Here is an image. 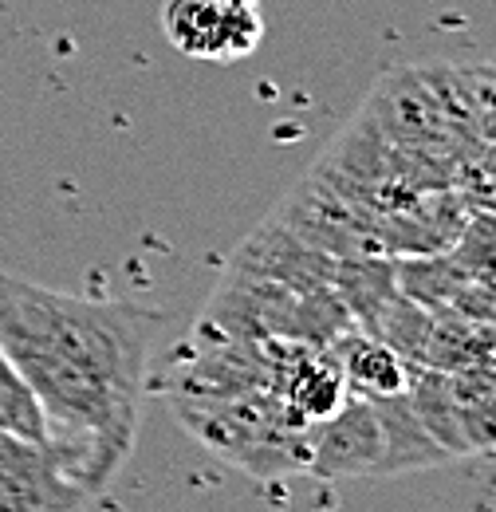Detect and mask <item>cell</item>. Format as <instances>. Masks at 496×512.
Masks as SVG:
<instances>
[{"mask_svg":"<svg viewBox=\"0 0 496 512\" xmlns=\"http://www.w3.org/2000/svg\"><path fill=\"white\" fill-rule=\"evenodd\" d=\"M162 312L126 300H83L36 280L0 272V347L48 351L63 363L142 394L150 367V335Z\"/></svg>","mask_w":496,"mask_h":512,"instance_id":"1","label":"cell"},{"mask_svg":"<svg viewBox=\"0 0 496 512\" xmlns=\"http://www.w3.org/2000/svg\"><path fill=\"white\" fill-rule=\"evenodd\" d=\"M493 64H496V60H493Z\"/></svg>","mask_w":496,"mask_h":512,"instance_id":"19","label":"cell"},{"mask_svg":"<svg viewBox=\"0 0 496 512\" xmlns=\"http://www.w3.org/2000/svg\"><path fill=\"white\" fill-rule=\"evenodd\" d=\"M335 367L343 371L347 379V390L351 394H367V398H378V394H398L406 390V359L398 351H390L382 339L367 335L363 327L339 335L335 343L323 347Z\"/></svg>","mask_w":496,"mask_h":512,"instance_id":"10","label":"cell"},{"mask_svg":"<svg viewBox=\"0 0 496 512\" xmlns=\"http://www.w3.org/2000/svg\"><path fill=\"white\" fill-rule=\"evenodd\" d=\"M0 426L28 438V442H48L40 402H36L32 386L24 383V375L12 367L4 347H0Z\"/></svg>","mask_w":496,"mask_h":512,"instance_id":"15","label":"cell"},{"mask_svg":"<svg viewBox=\"0 0 496 512\" xmlns=\"http://www.w3.org/2000/svg\"><path fill=\"white\" fill-rule=\"evenodd\" d=\"M406 394L418 410V418L426 422V430L434 434L441 449L449 457H465L473 453L469 434H465V414H461V398L453 390V379L437 367L426 363H406Z\"/></svg>","mask_w":496,"mask_h":512,"instance_id":"11","label":"cell"},{"mask_svg":"<svg viewBox=\"0 0 496 512\" xmlns=\"http://www.w3.org/2000/svg\"><path fill=\"white\" fill-rule=\"evenodd\" d=\"M233 264H241L248 272H260L268 280H280L292 292L331 288V276H335V256L319 253L304 237H296L280 217H268L237 249Z\"/></svg>","mask_w":496,"mask_h":512,"instance_id":"8","label":"cell"},{"mask_svg":"<svg viewBox=\"0 0 496 512\" xmlns=\"http://www.w3.org/2000/svg\"><path fill=\"white\" fill-rule=\"evenodd\" d=\"M461 83H465V95H469V111H473V123L477 134L496 146V64L489 67H457Z\"/></svg>","mask_w":496,"mask_h":512,"instance_id":"17","label":"cell"},{"mask_svg":"<svg viewBox=\"0 0 496 512\" xmlns=\"http://www.w3.org/2000/svg\"><path fill=\"white\" fill-rule=\"evenodd\" d=\"M367 111L374 115V123L382 127V134L402 146V150H414V154H426L437 162H449L457 158L461 166V150H457V138L441 115V103H437L434 87L426 83V75L414 67V71H390L374 83V95L367 103Z\"/></svg>","mask_w":496,"mask_h":512,"instance_id":"4","label":"cell"},{"mask_svg":"<svg viewBox=\"0 0 496 512\" xmlns=\"http://www.w3.org/2000/svg\"><path fill=\"white\" fill-rule=\"evenodd\" d=\"M178 426L209 453L256 481L308 473L304 422L272 390H241L221 398H170Z\"/></svg>","mask_w":496,"mask_h":512,"instance_id":"2","label":"cell"},{"mask_svg":"<svg viewBox=\"0 0 496 512\" xmlns=\"http://www.w3.org/2000/svg\"><path fill=\"white\" fill-rule=\"evenodd\" d=\"M221 4H256V0H221Z\"/></svg>","mask_w":496,"mask_h":512,"instance_id":"18","label":"cell"},{"mask_svg":"<svg viewBox=\"0 0 496 512\" xmlns=\"http://www.w3.org/2000/svg\"><path fill=\"white\" fill-rule=\"evenodd\" d=\"M304 442H308V477L319 481L378 477L382 469V430L367 394H347L335 414L308 422Z\"/></svg>","mask_w":496,"mask_h":512,"instance_id":"5","label":"cell"},{"mask_svg":"<svg viewBox=\"0 0 496 512\" xmlns=\"http://www.w3.org/2000/svg\"><path fill=\"white\" fill-rule=\"evenodd\" d=\"M95 497L60 469L48 442H28L0 426V512L87 509Z\"/></svg>","mask_w":496,"mask_h":512,"instance_id":"7","label":"cell"},{"mask_svg":"<svg viewBox=\"0 0 496 512\" xmlns=\"http://www.w3.org/2000/svg\"><path fill=\"white\" fill-rule=\"evenodd\" d=\"M430 327H434V308L394 292L386 300V308L378 312V320L371 323L374 339H382L390 351H398L406 363H422L426 355V343H430Z\"/></svg>","mask_w":496,"mask_h":512,"instance_id":"14","label":"cell"},{"mask_svg":"<svg viewBox=\"0 0 496 512\" xmlns=\"http://www.w3.org/2000/svg\"><path fill=\"white\" fill-rule=\"evenodd\" d=\"M331 292L347 304V312L363 331H371L378 312L386 308V300L398 292L394 280V256L371 253V256H347L335 260V276H331Z\"/></svg>","mask_w":496,"mask_h":512,"instance_id":"12","label":"cell"},{"mask_svg":"<svg viewBox=\"0 0 496 512\" xmlns=\"http://www.w3.org/2000/svg\"><path fill=\"white\" fill-rule=\"evenodd\" d=\"M162 28L166 40L193 60H241L264 40V20L256 4L166 0Z\"/></svg>","mask_w":496,"mask_h":512,"instance_id":"6","label":"cell"},{"mask_svg":"<svg viewBox=\"0 0 496 512\" xmlns=\"http://www.w3.org/2000/svg\"><path fill=\"white\" fill-rule=\"evenodd\" d=\"M394 280L398 292L426 304V308H445L453 296L469 284L465 268L449 253H418V256H394Z\"/></svg>","mask_w":496,"mask_h":512,"instance_id":"13","label":"cell"},{"mask_svg":"<svg viewBox=\"0 0 496 512\" xmlns=\"http://www.w3.org/2000/svg\"><path fill=\"white\" fill-rule=\"evenodd\" d=\"M272 217H280L296 237H304L308 245H315L319 253L335 256V260L382 253L378 213H371L367 205H359L351 197H343L339 190H331L315 174H308L296 190L288 193V201Z\"/></svg>","mask_w":496,"mask_h":512,"instance_id":"3","label":"cell"},{"mask_svg":"<svg viewBox=\"0 0 496 512\" xmlns=\"http://www.w3.org/2000/svg\"><path fill=\"white\" fill-rule=\"evenodd\" d=\"M374 418H378V430H382V469L378 477L386 473H414V469H434L453 461L441 442L426 430V422L418 418L414 402L406 390L398 394H378L371 398Z\"/></svg>","mask_w":496,"mask_h":512,"instance_id":"9","label":"cell"},{"mask_svg":"<svg viewBox=\"0 0 496 512\" xmlns=\"http://www.w3.org/2000/svg\"><path fill=\"white\" fill-rule=\"evenodd\" d=\"M449 256L465 268L469 280L496 284V213H473L453 241Z\"/></svg>","mask_w":496,"mask_h":512,"instance_id":"16","label":"cell"}]
</instances>
